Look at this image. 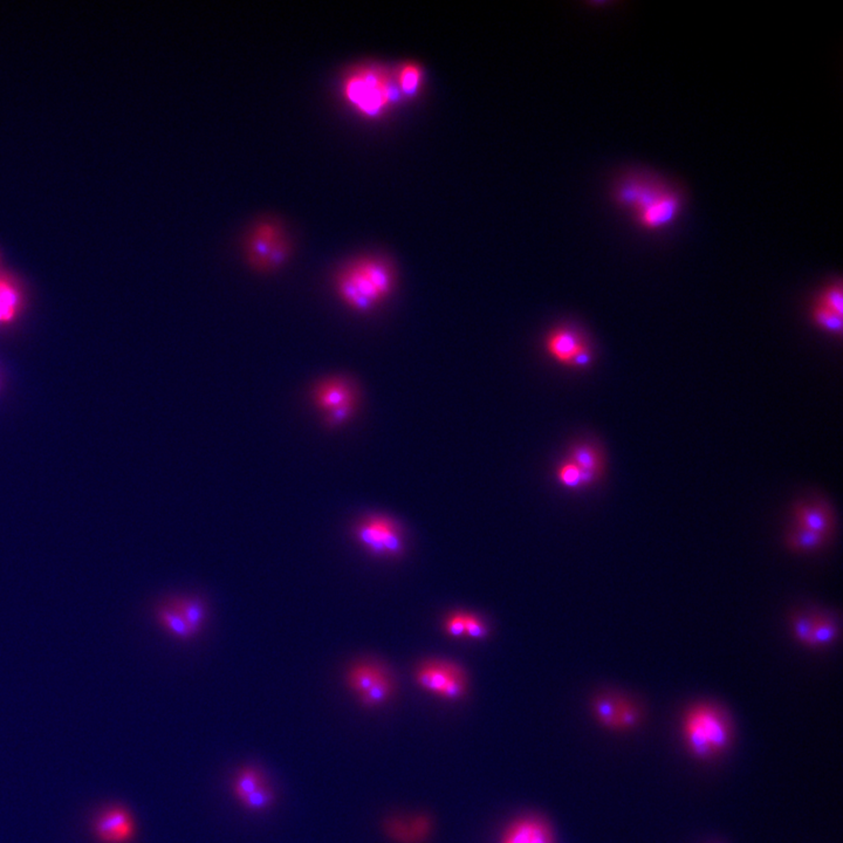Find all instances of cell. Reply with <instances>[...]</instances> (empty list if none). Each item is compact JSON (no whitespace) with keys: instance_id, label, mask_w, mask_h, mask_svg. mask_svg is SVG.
<instances>
[{"instance_id":"obj_1","label":"cell","mask_w":843,"mask_h":843,"mask_svg":"<svg viewBox=\"0 0 843 843\" xmlns=\"http://www.w3.org/2000/svg\"><path fill=\"white\" fill-rule=\"evenodd\" d=\"M610 196L619 211L648 232L671 228L684 211L682 189L646 169H630L619 174Z\"/></svg>"},{"instance_id":"obj_2","label":"cell","mask_w":843,"mask_h":843,"mask_svg":"<svg viewBox=\"0 0 843 843\" xmlns=\"http://www.w3.org/2000/svg\"><path fill=\"white\" fill-rule=\"evenodd\" d=\"M397 273L392 261L382 256L367 254L345 263L335 273L337 297L350 310L368 313L392 297Z\"/></svg>"},{"instance_id":"obj_3","label":"cell","mask_w":843,"mask_h":843,"mask_svg":"<svg viewBox=\"0 0 843 843\" xmlns=\"http://www.w3.org/2000/svg\"><path fill=\"white\" fill-rule=\"evenodd\" d=\"M341 94L350 107L369 120L381 119L402 100L394 73L377 63L350 68L343 75Z\"/></svg>"},{"instance_id":"obj_4","label":"cell","mask_w":843,"mask_h":843,"mask_svg":"<svg viewBox=\"0 0 843 843\" xmlns=\"http://www.w3.org/2000/svg\"><path fill=\"white\" fill-rule=\"evenodd\" d=\"M688 748L696 757L718 755L731 741V726L724 712L715 705H696L688 710L683 723Z\"/></svg>"},{"instance_id":"obj_5","label":"cell","mask_w":843,"mask_h":843,"mask_svg":"<svg viewBox=\"0 0 843 843\" xmlns=\"http://www.w3.org/2000/svg\"><path fill=\"white\" fill-rule=\"evenodd\" d=\"M245 257L253 270L272 272L287 261L290 254V239L279 221L263 219L247 232Z\"/></svg>"},{"instance_id":"obj_6","label":"cell","mask_w":843,"mask_h":843,"mask_svg":"<svg viewBox=\"0 0 843 843\" xmlns=\"http://www.w3.org/2000/svg\"><path fill=\"white\" fill-rule=\"evenodd\" d=\"M312 399L323 412V423L327 428H339L357 412L359 388L347 376H330L321 379L313 387Z\"/></svg>"},{"instance_id":"obj_7","label":"cell","mask_w":843,"mask_h":843,"mask_svg":"<svg viewBox=\"0 0 843 843\" xmlns=\"http://www.w3.org/2000/svg\"><path fill=\"white\" fill-rule=\"evenodd\" d=\"M352 535L360 546L379 557L399 559L405 553L402 525L384 514H369L352 527Z\"/></svg>"},{"instance_id":"obj_8","label":"cell","mask_w":843,"mask_h":843,"mask_svg":"<svg viewBox=\"0 0 843 843\" xmlns=\"http://www.w3.org/2000/svg\"><path fill=\"white\" fill-rule=\"evenodd\" d=\"M414 681L422 691L448 702H458L468 693V677L463 666L445 659L421 663L414 672Z\"/></svg>"},{"instance_id":"obj_9","label":"cell","mask_w":843,"mask_h":843,"mask_svg":"<svg viewBox=\"0 0 843 843\" xmlns=\"http://www.w3.org/2000/svg\"><path fill=\"white\" fill-rule=\"evenodd\" d=\"M92 832L100 843H129L135 835V822L129 810L112 805L96 814Z\"/></svg>"},{"instance_id":"obj_10","label":"cell","mask_w":843,"mask_h":843,"mask_svg":"<svg viewBox=\"0 0 843 843\" xmlns=\"http://www.w3.org/2000/svg\"><path fill=\"white\" fill-rule=\"evenodd\" d=\"M590 347L580 330L573 327L560 326L550 330L544 341L546 355L561 366L573 368L577 356Z\"/></svg>"},{"instance_id":"obj_11","label":"cell","mask_w":843,"mask_h":843,"mask_svg":"<svg viewBox=\"0 0 843 843\" xmlns=\"http://www.w3.org/2000/svg\"><path fill=\"white\" fill-rule=\"evenodd\" d=\"M384 833L395 843H424L431 837L434 822L425 814H407L388 817Z\"/></svg>"},{"instance_id":"obj_12","label":"cell","mask_w":843,"mask_h":843,"mask_svg":"<svg viewBox=\"0 0 843 843\" xmlns=\"http://www.w3.org/2000/svg\"><path fill=\"white\" fill-rule=\"evenodd\" d=\"M499 843H555L550 822L535 814L512 821L501 833Z\"/></svg>"},{"instance_id":"obj_13","label":"cell","mask_w":843,"mask_h":843,"mask_svg":"<svg viewBox=\"0 0 843 843\" xmlns=\"http://www.w3.org/2000/svg\"><path fill=\"white\" fill-rule=\"evenodd\" d=\"M568 461L580 470L582 488L595 484L602 477L603 457L599 449L590 441H577L568 451Z\"/></svg>"},{"instance_id":"obj_14","label":"cell","mask_w":843,"mask_h":843,"mask_svg":"<svg viewBox=\"0 0 843 843\" xmlns=\"http://www.w3.org/2000/svg\"><path fill=\"white\" fill-rule=\"evenodd\" d=\"M389 674L388 669L381 663L363 661L352 664L347 670L346 684L350 691L360 696Z\"/></svg>"},{"instance_id":"obj_15","label":"cell","mask_w":843,"mask_h":843,"mask_svg":"<svg viewBox=\"0 0 843 843\" xmlns=\"http://www.w3.org/2000/svg\"><path fill=\"white\" fill-rule=\"evenodd\" d=\"M794 518L797 521V527L805 530H813L824 535H829L833 530V514L824 504L804 503L797 505L794 510Z\"/></svg>"},{"instance_id":"obj_16","label":"cell","mask_w":843,"mask_h":843,"mask_svg":"<svg viewBox=\"0 0 843 843\" xmlns=\"http://www.w3.org/2000/svg\"><path fill=\"white\" fill-rule=\"evenodd\" d=\"M176 610L184 619L192 635L197 636L204 624L208 610L203 599L199 597H172L164 603Z\"/></svg>"},{"instance_id":"obj_17","label":"cell","mask_w":843,"mask_h":843,"mask_svg":"<svg viewBox=\"0 0 843 843\" xmlns=\"http://www.w3.org/2000/svg\"><path fill=\"white\" fill-rule=\"evenodd\" d=\"M626 702L624 699L610 693L599 695L592 703L593 716L603 726L612 730H619V717L622 715Z\"/></svg>"},{"instance_id":"obj_18","label":"cell","mask_w":843,"mask_h":843,"mask_svg":"<svg viewBox=\"0 0 843 843\" xmlns=\"http://www.w3.org/2000/svg\"><path fill=\"white\" fill-rule=\"evenodd\" d=\"M392 73L402 99L412 100L419 95L424 83V72L421 65L404 63Z\"/></svg>"},{"instance_id":"obj_19","label":"cell","mask_w":843,"mask_h":843,"mask_svg":"<svg viewBox=\"0 0 843 843\" xmlns=\"http://www.w3.org/2000/svg\"><path fill=\"white\" fill-rule=\"evenodd\" d=\"M396 682L392 674L383 677L381 681L372 685V688L357 696L359 702L367 708H376L387 703L395 695Z\"/></svg>"},{"instance_id":"obj_20","label":"cell","mask_w":843,"mask_h":843,"mask_svg":"<svg viewBox=\"0 0 843 843\" xmlns=\"http://www.w3.org/2000/svg\"><path fill=\"white\" fill-rule=\"evenodd\" d=\"M155 615L159 626L167 630L170 635L175 636L177 639H183V641L194 639V635L189 629L184 619L170 607L167 604L157 607Z\"/></svg>"},{"instance_id":"obj_21","label":"cell","mask_w":843,"mask_h":843,"mask_svg":"<svg viewBox=\"0 0 843 843\" xmlns=\"http://www.w3.org/2000/svg\"><path fill=\"white\" fill-rule=\"evenodd\" d=\"M828 535L795 527L787 535V546L795 552H814L824 546Z\"/></svg>"},{"instance_id":"obj_22","label":"cell","mask_w":843,"mask_h":843,"mask_svg":"<svg viewBox=\"0 0 843 843\" xmlns=\"http://www.w3.org/2000/svg\"><path fill=\"white\" fill-rule=\"evenodd\" d=\"M837 627L833 619L824 617V616H817L815 623H814L810 646L817 648V646H829L834 642V639H837Z\"/></svg>"},{"instance_id":"obj_23","label":"cell","mask_w":843,"mask_h":843,"mask_svg":"<svg viewBox=\"0 0 843 843\" xmlns=\"http://www.w3.org/2000/svg\"><path fill=\"white\" fill-rule=\"evenodd\" d=\"M263 784H265V780L261 772L254 768H245L238 774L237 779L234 781V795L239 800H243L246 795L261 787Z\"/></svg>"},{"instance_id":"obj_24","label":"cell","mask_w":843,"mask_h":843,"mask_svg":"<svg viewBox=\"0 0 843 843\" xmlns=\"http://www.w3.org/2000/svg\"><path fill=\"white\" fill-rule=\"evenodd\" d=\"M276 799L273 790L268 785L263 784L261 787L253 790L252 793L241 800L245 808L250 810H263L272 806Z\"/></svg>"},{"instance_id":"obj_25","label":"cell","mask_w":843,"mask_h":843,"mask_svg":"<svg viewBox=\"0 0 843 843\" xmlns=\"http://www.w3.org/2000/svg\"><path fill=\"white\" fill-rule=\"evenodd\" d=\"M813 318L817 326L821 327L822 330L833 334L842 333L843 315H839L832 310H827L824 306L817 305L814 308Z\"/></svg>"},{"instance_id":"obj_26","label":"cell","mask_w":843,"mask_h":843,"mask_svg":"<svg viewBox=\"0 0 843 843\" xmlns=\"http://www.w3.org/2000/svg\"><path fill=\"white\" fill-rule=\"evenodd\" d=\"M555 476H557V481L562 488H570V490H577V488H582L580 470L568 459H565L557 466Z\"/></svg>"},{"instance_id":"obj_27","label":"cell","mask_w":843,"mask_h":843,"mask_svg":"<svg viewBox=\"0 0 843 843\" xmlns=\"http://www.w3.org/2000/svg\"><path fill=\"white\" fill-rule=\"evenodd\" d=\"M817 617V615L799 614L793 619L792 627H793L794 635L805 646H810V637H812L814 623H815Z\"/></svg>"},{"instance_id":"obj_28","label":"cell","mask_w":843,"mask_h":843,"mask_svg":"<svg viewBox=\"0 0 843 843\" xmlns=\"http://www.w3.org/2000/svg\"><path fill=\"white\" fill-rule=\"evenodd\" d=\"M488 635L490 629L484 619L476 614L465 613V637L473 641H481L488 639Z\"/></svg>"},{"instance_id":"obj_29","label":"cell","mask_w":843,"mask_h":843,"mask_svg":"<svg viewBox=\"0 0 843 843\" xmlns=\"http://www.w3.org/2000/svg\"><path fill=\"white\" fill-rule=\"evenodd\" d=\"M819 305L824 306L827 310H832L834 313L843 315L842 287L840 285H832L826 288L824 294L821 295Z\"/></svg>"},{"instance_id":"obj_30","label":"cell","mask_w":843,"mask_h":843,"mask_svg":"<svg viewBox=\"0 0 843 843\" xmlns=\"http://www.w3.org/2000/svg\"><path fill=\"white\" fill-rule=\"evenodd\" d=\"M444 632L451 639L465 637V612H455L446 616Z\"/></svg>"}]
</instances>
